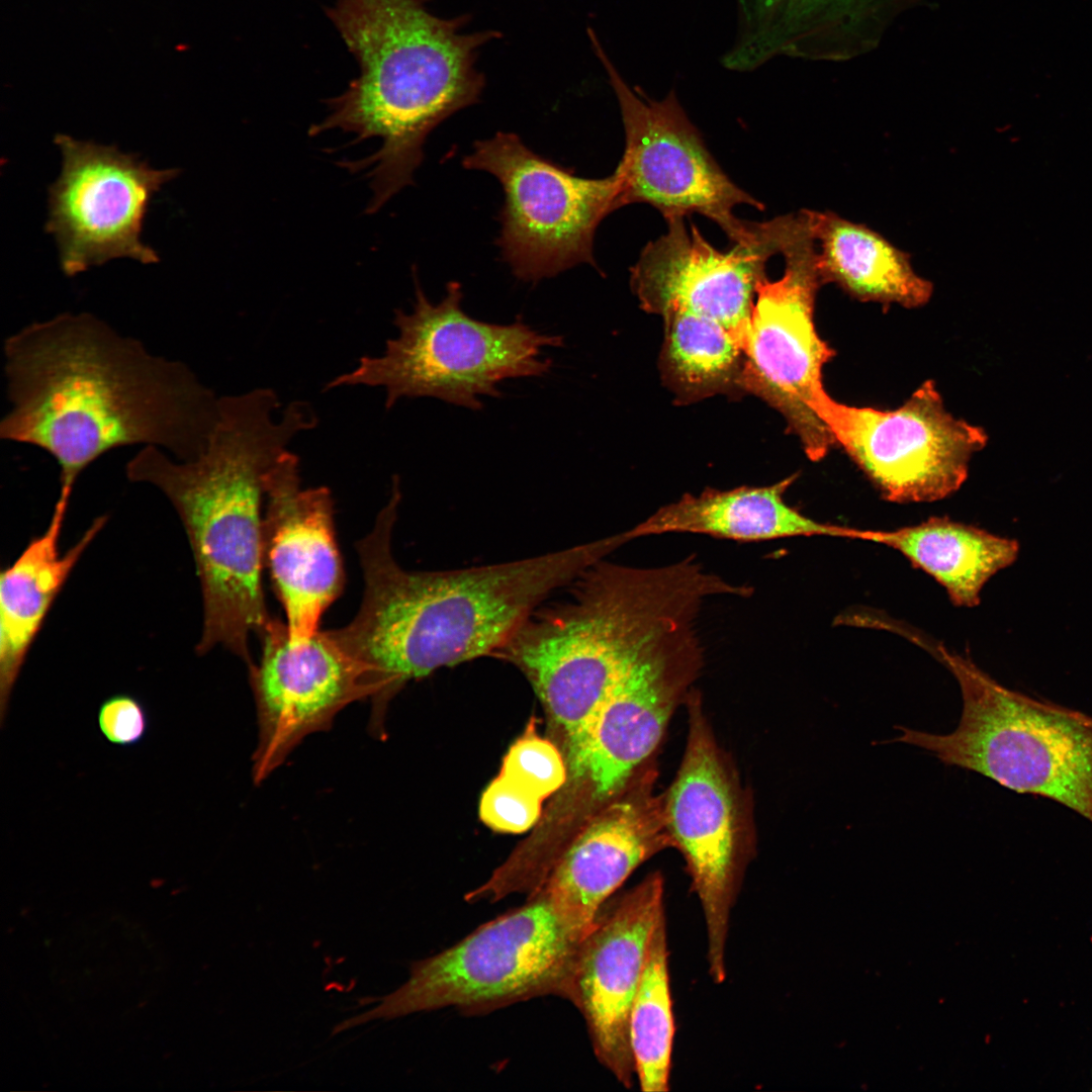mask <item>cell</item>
<instances>
[{"mask_svg": "<svg viewBox=\"0 0 1092 1092\" xmlns=\"http://www.w3.org/2000/svg\"><path fill=\"white\" fill-rule=\"evenodd\" d=\"M3 348L10 408L0 438L50 454L60 497L71 499L82 472L115 448L155 446L193 459L216 423L219 397L188 365L90 312L31 323Z\"/></svg>", "mask_w": 1092, "mask_h": 1092, "instance_id": "cell-1", "label": "cell"}, {"mask_svg": "<svg viewBox=\"0 0 1092 1092\" xmlns=\"http://www.w3.org/2000/svg\"><path fill=\"white\" fill-rule=\"evenodd\" d=\"M400 499L393 489L372 531L356 543L362 603L350 623L329 630L362 669L375 735L382 734L388 702L406 682L493 656L550 595L616 550L605 537L519 560L406 570L391 549Z\"/></svg>", "mask_w": 1092, "mask_h": 1092, "instance_id": "cell-2", "label": "cell"}, {"mask_svg": "<svg viewBox=\"0 0 1092 1092\" xmlns=\"http://www.w3.org/2000/svg\"><path fill=\"white\" fill-rule=\"evenodd\" d=\"M280 407L271 388L220 396L205 448L182 461L145 446L125 466L130 481L160 489L185 529L202 596V630L195 647L204 655L221 646L251 668V633L272 619L263 589L265 476L291 440L317 418L303 401Z\"/></svg>", "mask_w": 1092, "mask_h": 1092, "instance_id": "cell-3", "label": "cell"}, {"mask_svg": "<svg viewBox=\"0 0 1092 1092\" xmlns=\"http://www.w3.org/2000/svg\"><path fill=\"white\" fill-rule=\"evenodd\" d=\"M428 0H336L327 8L360 66L340 96L327 100L329 114L309 128L371 138L380 148L350 170H369L374 213L413 183L427 136L442 121L476 103L485 80L477 70L480 49L499 31L465 33L467 15L441 18Z\"/></svg>", "mask_w": 1092, "mask_h": 1092, "instance_id": "cell-4", "label": "cell"}, {"mask_svg": "<svg viewBox=\"0 0 1092 1092\" xmlns=\"http://www.w3.org/2000/svg\"><path fill=\"white\" fill-rule=\"evenodd\" d=\"M565 600L538 607L493 655L516 665L561 729L579 768L599 711L644 645L695 619L712 596H746L695 558L634 567L602 558L568 585Z\"/></svg>", "mask_w": 1092, "mask_h": 1092, "instance_id": "cell-5", "label": "cell"}, {"mask_svg": "<svg viewBox=\"0 0 1092 1092\" xmlns=\"http://www.w3.org/2000/svg\"><path fill=\"white\" fill-rule=\"evenodd\" d=\"M962 693L960 723L940 735L898 726L892 742L923 748L1020 794L1056 801L1092 822V717L1010 690L968 657L937 647Z\"/></svg>", "mask_w": 1092, "mask_h": 1092, "instance_id": "cell-6", "label": "cell"}, {"mask_svg": "<svg viewBox=\"0 0 1092 1092\" xmlns=\"http://www.w3.org/2000/svg\"><path fill=\"white\" fill-rule=\"evenodd\" d=\"M411 312L394 311L398 336L386 341L381 356H363L357 367L332 379L325 389L380 386L385 407L402 397H435L479 411L481 396L499 397L497 384L549 372L544 347L564 345L561 336L541 334L520 318L510 325L475 320L462 308L461 284L450 282L439 303L431 302L415 277Z\"/></svg>", "mask_w": 1092, "mask_h": 1092, "instance_id": "cell-7", "label": "cell"}, {"mask_svg": "<svg viewBox=\"0 0 1092 1092\" xmlns=\"http://www.w3.org/2000/svg\"><path fill=\"white\" fill-rule=\"evenodd\" d=\"M581 940L539 890L451 947L415 962L401 986L332 1033L445 1007L477 1013L536 996L566 998Z\"/></svg>", "mask_w": 1092, "mask_h": 1092, "instance_id": "cell-8", "label": "cell"}, {"mask_svg": "<svg viewBox=\"0 0 1092 1092\" xmlns=\"http://www.w3.org/2000/svg\"><path fill=\"white\" fill-rule=\"evenodd\" d=\"M686 706L687 742L676 776L663 793L664 813L702 909L709 975L721 984L727 976L731 913L755 850L752 800L720 747L695 689Z\"/></svg>", "mask_w": 1092, "mask_h": 1092, "instance_id": "cell-9", "label": "cell"}, {"mask_svg": "<svg viewBox=\"0 0 1092 1092\" xmlns=\"http://www.w3.org/2000/svg\"><path fill=\"white\" fill-rule=\"evenodd\" d=\"M780 254L783 275L775 281L765 276L756 288L739 387L778 411L807 457L819 461L835 444L819 415L828 394L822 371L834 351L814 323L823 282L807 209L789 213Z\"/></svg>", "mask_w": 1092, "mask_h": 1092, "instance_id": "cell-10", "label": "cell"}, {"mask_svg": "<svg viewBox=\"0 0 1092 1092\" xmlns=\"http://www.w3.org/2000/svg\"><path fill=\"white\" fill-rule=\"evenodd\" d=\"M500 183L505 201L496 241L520 280L536 283L594 260L601 221L618 209V179L584 178L529 149L513 132L477 141L462 159Z\"/></svg>", "mask_w": 1092, "mask_h": 1092, "instance_id": "cell-11", "label": "cell"}, {"mask_svg": "<svg viewBox=\"0 0 1092 1092\" xmlns=\"http://www.w3.org/2000/svg\"><path fill=\"white\" fill-rule=\"evenodd\" d=\"M593 50L617 97L625 131L622 158L613 172L618 179L617 207L646 203L664 219L692 213L715 221L734 243L748 233L750 221L733 209L763 204L738 187L708 151L680 105L675 91L652 99L620 74L598 35L587 27Z\"/></svg>", "mask_w": 1092, "mask_h": 1092, "instance_id": "cell-12", "label": "cell"}, {"mask_svg": "<svg viewBox=\"0 0 1092 1092\" xmlns=\"http://www.w3.org/2000/svg\"><path fill=\"white\" fill-rule=\"evenodd\" d=\"M819 415L834 443L895 503L934 502L956 492L973 454L987 442L983 429L946 411L931 380L895 410L847 405L827 394Z\"/></svg>", "mask_w": 1092, "mask_h": 1092, "instance_id": "cell-13", "label": "cell"}, {"mask_svg": "<svg viewBox=\"0 0 1092 1092\" xmlns=\"http://www.w3.org/2000/svg\"><path fill=\"white\" fill-rule=\"evenodd\" d=\"M63 164L49 188L46 231L54 236L67 276L118 258L143 264L159 256L141 240L149 204L177 169L157 170L115 146L55 138Z\"/></svg>", "mask_w": 1092, "mask_h": 1092, "instance_id": "cell-14", "label": "cell"}, {"mask_svg": "<svg viewBox=\"0 0 1092 1092\" xmlns=\"http://www.w3.org/2000/svg\"><path fill=\"white\" fill-rule=\"evenodd\" d=\"M694 620L652 637L599 711L575 777L586 780L600 808L655 761L668 722L686 704L704 662Z\"/></svg>", "mask_w": 1092, "mask_h": 1092, "instance_id": "cell-15", "label": "cell"}, {"mask_svg": "<svg viewBox=\"0 0 1092 1092\" xmlns=\"http://www.w3.org/2000/svg\"><path fill=\"white\" fill-rule=\"evenodd\" d=\"M667 231L642 249L630 269V285L645 311L660 316L686 311L746 339L756 288L767 260L780 254L787 214L751 222L748 235L731 249L713 247L685 217L665 219Z\"/></svg>", "mask_w": 1092, "mask_h": 1092, "instance_id": "cell-16", "label": "cell"}, {"mask_svg": "<svg viewBox=\"0 0 1092 1092\" xmlns=\"http://www.w3.org/2000/svg\"><path fill=\"white\" fill-rule=\"evenodd\" d=\"M258 635L262 655L249 669L258 720L255 784L266 780L306 736L330 729L348 705L370 698L361 667L329 630L295 643L286 624L272 618Z\"/></svg>", "mask_w": 1092, "mask_h": 1092, "instance_id": "cell-17", "label": "cell"}, {"mask_svg": "<svg viewBox=\"0 0 1092 1092\" xmlns=\"http://www.w3.org/2000/svg\"><path fill=\"white\" fill-rule=\"evenodd\" d=\"M664 878L653 872L605 905L578 945L566 995L584 1018L597 1060L632 1088L629 1015L657 925Z\"/></svg>", "mask_w": 1092, "mask_h": 1092, "instance_id": "cell-18", "label": "cell"}, {"mask_svg": "<svg viewBox=\"0 0 1092 1092\" xmlns=\"http://www.w3.org/2000/svg\"><path fill=\"white\" fill-rule=\"evenodd\" d=\"M298 457L287 450L265 476L263 559L292 642L309 639L340 597L345 571L334 500L326 486L303 488Z\"/></svg>", "mask_w": 1092, "mask_h": 1092, "instance_id": "cell-19", "label": "cell"}, {"mask_svg": "<svg viewBox=\"0 0 1092 1092\" xmlns=\"http://www.w3.org/2000/svg\"><path fill=\"white\" fill-rule=\"evenodd\" d=\"M656 780L653 761L593 815L539 889L580 939L638 867L673 848Z\"/></svg>", "mask_w": 1092, "mask_h": 1092, "instance_id": "cell-20", "label": "cell"}, {"mask_svg": "<svg viewBox=\"0 0 1092 1092\" xmlns=\"http://www.w3.org/2000/svg\"><path fill=\"white\" fill-rule=\"evenodd\" d=\"M916 0H734L736 29L721 65L754 71L780 57L844 60L875 48Z\"/></svg>", "mask_w": 1092, "mask_h": 1092, "instance_id": "cell-21", "label": "cell"}, {"mask_svg": "<svg viewBox=\"0 0 1092 1092\" xmlns=\"http://www.w3.org/2000/svg\"><path fill=\"white\" fill-rule=\"evenodd\" d=\"M69 504L70 499L58 497L44 532L33 537L0 573V727L46 617L75 565L107 521L105 516L96 518L62 554L60 538Z\"/></svg>", "mask_w": 1092, "mask_h": 1092, "instance_id": "cell-22", "label": "cell"}, {"mask_svg": "<svg viewBox=\"0 0 1092 1092\" xmlns=\"http://www.w3.org/2000/svg\"><path fill=\"white\" fill-rule=\"evenodd\" d=\"M795 478L789 476L766 486L688 493L623 533L628 541L668 533L703 534L740 542L803 536L864 540L867 530L821 523L790 506L785 494Z\"/></svg>", "mask_w": 1092, "mask_h": 1092, "instance_id": "cell-23", "label": "cell"}, {"mask_svg": "<svg viewBox=\"0 0 1092 1092\" xmlns=\"http://www.w3.org/2000/svg\"><path fill=\"white\" fill-rule=\"evenodd\" d=\"M808 213L823 284L833 283L863 302L915 308L930 300L931 281L916 273L910 254L884 235L831 210Z\"/></svg>", "mask_w": 1092, "mask_h": 1092, "instance_id": "cell-24", "label": "cell"}, {"mask_svg": "<svg viewBox=\"0 0 1092 1092\" xmlns=\"http://www.w3.org/2000/svg\"><path fill=\"white\" fill-rule=\"evenodd\" d=\"M868 541L899 551L941 584L953 605L967 608L980 604L986 582L1011 565L1019 553L1016 540L946 517L871 531Z\"/></svg>", "mask_w": 1092, "mask_h": 1092, "instance_id": "cell-25", "label": "cell"}, {"mask_svg": "<svg viewBox=\"0 0 1092 1092\" xmlns=\"http://www.w3.org/2000/svg\"><path fill=\"white\" fill-rule=\"evenodd\" d=\"M661 317L664 333L659 368L677 402L740 392L743 347L727 328L686 311Z\"/></svg>", "mask_w": 1092, "mask_h": 1092, "instance_id": "cell-26", "label": "cell"}, {"mask_svg": "<svg viewBox=\"0 0 1092 1092\" xmlns=\"http://www.w3.org/2000/svg\"><path fill=\"white\" fill-rule=\"evenodd\" d=\"M674 1030L664 917L654 932L629 1015V1042L641 1091L669 1090Z\"/></svg>", "mask_w": 1092, "mask_h": 1092, "instance_id": "cell-27", "label": "cell"}, {"mask_svg": "<svg viewBox=\"0 0 1092 1092\" xmlns=\"http://www.w3.org/2000/svg\"><path fill=\"white\" fill-rule=\"evenodd\" d=\"M499 775L544 801L565 783L567 768L558 748L541 737L531 722L509 748Z\"/></svg>", "mask_w": 1092, "mask_h": 1092, "instance_id": "cell-28", "label": "cell"}, {"mask_svg": "<svg viewBox=\"0 0 1092 1092\" xmlns=\"http://www.w3.org/2000/svg\"><path fill=\"white\" fill-rule=\"evenodd\" d=\"M543 800L510 779L498 776L481 795L479 816L491 829L523 833L539 819Z\"/></svg>", "mask_w": 1092, "mask_h": 1092, "instance_id": "cell-29", "label": "cell"}, {"mask_svg": "<svg viewBox=\"0 0 1092 1092\" xmlns=\"http://www.w3.org/2000/svg\"><path fill=\"white\" fill-rule=\"evenodd\" d=\"M98 728L110 743L130 746L139 743L149 729V714L144 704L129 694L106 698L97 713Z\"/></svg>", "mask_w": 1092, "mask_h": 1092, "instance_id": "cell-30", "label": "cell"}, {"mask_svg": "<svg viewBox=\"0 0 1092 1092\" xmlns=\"http://www.w3.org/2000/svg\"><path fill=\"white\" fill-rule=\"evenodd\" d=\"M1082 1H1085V0H1082Z\"/></svg>", "mask_w": 1092, "mask_h": 1092, "instance_id": "cell-31", "label": "cell"}]
</instances>
